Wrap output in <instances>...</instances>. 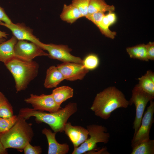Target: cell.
I'll use <instances>...</instances> for the list:
<instances>
[{
	"label": "cell",
	"instance_id": "cell-1",
	"mask_svg": "<svg viewBox=\"0 0 154 154\" xmlns=\"http://www.w3.org/2000/svg\"><path fill=\"white\" fill-rule=\"evenodd\" d=\"M77 110V103L73 102H69L64 108L54 112L48 113L27 107L20 109L18 115L26 120L34 117L37 123H46L57 133L64 132L68 119Z\"/></svg>",
	"mask_w": 154,
	"mask_h": 154
},
{
	"label": "cell",
	"instance_id": "cell-2",
	"mask_svg": "<svg viewBox=\"0 0 154 154\" xmlns=\"http://www.w3.org/2000/svg\"><path fill=\"white\" fill-rule=\"evenodd\" d=\"M129 101L122 92L115 86L108 87L97 93L90 109L97 117L107 120L117 109L126 108Z\"/></svg>",
	"mask_w": 154,
	"mask_h": 154
},
{
	"label": "cell",
	"instance_id": "cell-3",
	"mask_svg": "<svg viewBox=\"0 0 154 154\" xmlns=\"http://www.w3.org/2000/svg\"><path fill=\"white\" fill-rule=\"evenodd\" d=\"M18 115V119L8 130L0 133V140L6 149L12 148L22 151L27 144L30 142L34 135L31 123Z\"/></svg>",
	"mask_w": 154,
	"mask_h": 154
},
{
	"label": "cell",
	"instance_id": "cell-4",
	"mask_svg": "<svg viewBox=\"0 0 154 154\" xmlns=\"http://www.w3.org/2000/svg\"><path fill=\"white\" fill-rule=\"evenodd\" d=\"M4 64L14 78L17 93L26 89L38 73L39 65L33 60H25L15 56Z\"/></svg>",
	"mask_w": 154,
	"mask_h": 154
},
{
	"label": "cell",
	"instance_id": "cell-5",
	"mask_svg": "<svg viewBox=\"0 0 154 154\" xmlns=\"http://www.w3.org/2000/svg\"><path fill=\"white\" fill-rule=\"evenodd\" d=\"M90 136L89 138L78 147L74 148L72 154H82L92 151L97 147V144L108 143L110 134L107 132V128L101 125L95 124L87 126Z\"/></svg>",
	"mask_w": 154,
	"mask_h": 154
},
{
	"label": "cell",
	"instance_id": "cell-6",
	"mask_svg": "<svg viewBox=\"0 0 154 154\" xmlns=\"http://www.w3.org/2000/svg\"><path fill=\"white\" fill-rule=\"evenodd\" d=\"M152 96L139 88L136 85L132 91V96L129 101V105L134 104L136 109V114L133 123V129L134 135L139 127L144 110L148 103L153 100Z\"/></svg>",
	"mask_w": 154,
	"mask_h": 154
},
{
	"label": "cell",
	"instance_id": "cell-7",
	"mask_svg": "<svg viewBox=\"0 0 154 154\" xmlns=\"http://www.w3.org/2000/svg\"><path fill=\"white\" fill-rule=\"evenodd\" d=\"M150 105L147 108L141 122L140 126L131 141V146L134 147L139 143L150 139V130L154 122V102L150 101Z\"/></svg>",
	"mask_w": 154,
	"mask_h": 154
},
{
	"label": "cell",
	"instance_id": "cell-8",
	"mask_svg": "<svg viewBox=\"0 0 154 154\" xmlns=\"http://www.w3.org/2000/svg\"><path fill=\"white\" fill-rule=\"evenodd\" d=\"M41 48L48 52V57L63 62H72L82 63L83 60L80 57L72 55V49L68 46L64 44L42 43Z\"/></svg>",
	"mask_w": 154,
	"mask_h": 154
},
{
	"label": "cell",
	"instance_id": "cell-9",
	"mask_svg": "<svg viewBox=\"0 0 154 154\" xmlns=\"http://www.w3.org/2000/svg\"><path fill=\"white\" fill-rule=\"evenodd\" d=\"M36 44L24 40H18L14 48L15 56L26 60H32L37 57L48 56V53Z\"/></svg>",
	"mask_w": 154,
	"mask_h": 154
},
{
	"label": "cell",
	"instance_id": "cell-10",
	"mask_svg": "<svg viewBox=\"0 0 154 154\" xmlns=\"http://www.w3.org/2000/svg\"><path fill=\"white\" fill-rule=\"evenodd\" d=\"M24 101L26 103L31 104L33 108L36 110L52 113L62 108L55 102L51 94H42L40 95L31 94Z\"/></svg>",
	"mask_w": 154,
	"mask_h": 154
},
{
	"label": "cell",
	"instance_id": "cell-11",
	"mask_svg": "<svg viewBox=\"0 0 154 154\" xmlns=\"http://www.w3.org/2000/svg\"><path fill=\"white\" fill-rule=\"evenodd\" d=\"M63 75L65 80L74 81L82 80L89 72L82 64L65 62L57 66Z\"/></svg>",
	"mask_w": 154,
	"mask_h": 154
},
{
	"label": "cell",
	"instance_id": "cell-12",
	"mask_svg": "<svg viewBox=\"0 0 154 154\" xmlns=\"http://www.w3.org/2000/svg\"><path fill=\"white\" fill-rule=\"evenodd\" d=\"M0 25L9 29L18 40H28L36 44L41 48L42 42L33 35V30L24 24L13 23L7 24L1 22Z\"/></svg>",
	"mask_w": 154,
	"mask_h": 154
},
{
	"label": "cell",
	"instance_id": "cell-13",
	"mask_svg": "<svg viewBox=\"0 0 154 154\" xmlns=\"http://www.w3.org/2000/svg\"><path fill=\"white\" fill-rule=\"evenodd\" d=\"M64 132L72 143L74 148L83 143L88 138V131L81 126L73 125L70 122L66 124Z\"/></svg>",
	"mask_w": 154,
	"mask_h": 154
},
{
	"label": "cell",
	"instance_id": "cell-14",
	"mask_svg": "<svg viewBox=\"0 0 154 154\" xmlns=\"http://www.w3.org/2000/svg\"><path fill=\"white\" fill-rule=\"evenodd\" d=\"M42 133L46 138L48 144V154H66L69 150V145L66 143L60 144L56 139L57 133L52 132L50 129L44 128L42 130Z\"/></svg>",
	"mask_w": 154,
	"mask_h": 154
},
{
	"label": "cell",
	"instance_id": "cell-15",
	"mask_svg": "<svg viewBox=\"0 0 154 154\" xmlns=\"http://www.w3.org/2000/svg\"><path fill=\"white\" fill-rule=\"evenodd\" d=\"M116 20V14L113 12H109L107 14H105L96 25L103 35L108 38L114 39L116 35V33L110 30L109 27L114 24Z\"/></svg>",
	"mask_w": 154,
	"mask_h": 154
},
{
	"label": "cell",
	"instance_id": "cell-16",
	"mask_svg": "<svg viewBox=\"0 0 154 154\" xmlns=\"http://www.w3.org/2000/svg\"><path fill=\"white\" fill-rule=\"evenodd\" d=\"M65 80L62 73L57 66H52L47 70L44 85L46 88L56 87Z\"/></svg>",
	"mask_w": 154,
	"mask_h": 154
},
{
	"label": "cell",
	"instance_id": "cell-17",
	"mask_svg": "<svg viewBox=\"0 0 154 154\" xmlns=\"http://www.w3.org/2000/svg\"><path fill=\"white\" fill-rule=\"evenodd\" d=\"M18 40L14 36L0 43V62L6 63L15 56L14 48Z\"/></svg>",
	"mask_w": 154,
	"mask_h": 154
},
{
	"label": "cell",
	"instance_id": "cell-18",
	"mask_svg": "<svg viewBox=\"0 0 154 154\" xmlns=\"http://www.w3.org/2000/svg\"><path fill=\"white\" fill-rule=\"evenodd\" d=\"M60 17L62 20L70 24L73 23L83 17L79 9L71 4L64 5Z\"/></svg>",
	"mask_w": 154,
	"mask_h": 154
},
{
	"label": "cell",
	"instance_id": "cell-19",
	"mask_svg": "<svg viewBox=\"0 0 154 154\" xmlns=\"http://www.w3.org/2000/svg\"><path fill=\"white\" fill-rule=\"evenodd\" d=\"M138 83L136 85L147 93L154 96V73L151 70L147 71L139 78Z\"/></svg>",
	"mask_w": 154,
	"mask_h": 154
},
{
	"label": "cell",
	"instance_id": "cell-20",
	"mask_svg": "<svg viewBox=\"0 0 154 154\" xmlns=\"http://www.w3.org/2000/svg\"><path fill=\"white\" fill-rule=\"evenodd\" d=\"M73 89L68 86H62L54 89L51 94L55 102L60 106L67 100L73 97Z\"/></svg>",
	"mask_w": 154,
	"mask_h": 154
},
{
	"label": "cell",
	"instance_id": "cell-21",
	"mask_svg": "<svg viewBox=\"0 0 154 154\" xmlns=\"http://www.w3.org/2000/svg\"><path fill=\"white\" fill-rule=\"evenodd\" d=\"M115 9L114 6L108 4L104 0H90L88 8V14L100 12H114Z\"/></svg>",
	"mask_w": 154,
	"mask_h": 154
},
{
	"label": "cell",
	"instance_id": "cell-22",
	"mask_svg": "<svg viewBox=\"0 0 154 154\" xmlns=\"http://www.w3.org/2000/svg\"><path fill=\"white\" fill-rule=\"evenodd\" d=\"M126 50L130 57L132 58L148 61L146 44H142L135 46L128 47Z\"/></svg>",
	"mask_w": 154,
	"mask_h": 154
},
{
	"label": "cell",
	"instance_id": "cell-23",
	"mask_svg": "<svg viewBox=\"0 0 154 154\" xmlns=\"http://www.w3.org/2000/svg\"><path fill=\"white\" fill-rule=\"evenodd\" d=\"M132 148L131 154H154V140L149 139Z\"/></svg>",
	"mask_w": 154,
	"mask_h": 154
},
{
	"label": "cell",
	"instance_id": "cell-24",
	"mask_svg": "<svg viewBox=\"0 0 154 154\" xmlns=\"http://www.w3.org/2000/svg\"><path fill=\"white\" fill-rule=\"evenodd\" d=\"M13 115L12 106L4 95L0 91V117L6 118Z\"/></svg>",
	"mask_w": 154,
	"mask_h": 154
},
{
	"label": "cell",
	"instance_id": "cell-25",
	"mask_svg": "<svg viewBox=\"0 0 154 154\" xmlns=\"http://www.w3.org/2000/svg\"><path fill=\"white\" fill-rule=\"evenodd\" d=\"M100 60L97 55L90 54L87 55L83 60L82 64L88 70H93L98 66Z\"/></svg>",
	"mask_w": 154,
	"mask_h": 154
},
{
	"label": "cell",
	"instance_id": "cell-26",
	"mask_svg": "<svg viewBox=\"0 0 154 154\" xmlns=\"http://www.w3.org/2000/svg\"><path fill=\"white\" fill-rule=\"evenodd\" d=\"M18 119V115L6 118L0 117V133L9 130L15 124Z\"/></svg>",
	"mask_w": 154,
	"mask_h": 154
},
{
	"label": "cell",
	"instance_id": "cell-27",
	"mask_svg": "<svg viewBox=\"0 0 154 154\" xmlns=\"http://www.w3.org/2000/svg\"><path fill=\"white\" fill-rule=\"evenodd\" d=\"M90 0H72L71 4L77 8L83 17L88 14V8Z\"/></svg>",
	"mask_w": 154,
	"mask_h": 154
},
{
	"label": "cell",
	"instance_id": "cell-28",
	"mask_svg": "<svg viewBox=\"0 0 154 154\" xmlns=\"http://www.w3.org/2000/svg\"><path fill=\"white\" fill-rule=\"evenodd\" d=\"M23 150L25 154H40L42 153V149L40 146H33L30 142L27 144Z\"/></svg>",
	"mask_w": 154,
	"mask_h": 154
},
{
	"label": "cell",
	"instance_id": "cell-29",
	"mask_svg": "<svg viewBox=\"0 0 154 154\" xmlns=\"http://www.w3.org/2000/svg\"><path fill=\"white\" fill-rule=\"evenodd\" d=\"M105 15V13H104L97 12L88 14L85 17L96 25L101 20Z\"/></svg>",
	"mask_w": 154,
	"mask_h": 154
},
{
	"label": "cell",
	"instance_id": "cell-30",
	"mask_svg": "<svg viewBox=\"0 0 154 154\" xmlns=\"http://www.w3.org/2000/svg\"><path fill=\"white\" fill-rule=\"evenodd\" d=\"M148 60H154V42H149L146 44Z\"/></svg>",
	"mask_w": 154,
	"mask_h": 154
},
{
	"label": "cell",
	"instance_id": "cell-31",
	"mask_svg": "<svg viewBox=\"0 0 154 154\" xmlns=\"http://www.w3.org/2000/svg\"><path fill=\"white\" fill-rule=\"evenodd\" d=\"M2 22L7 24L13 22L5 13L4 9L0 6V22Z\"/></svg>",
	"mask_w": 154,
	"mask_h": 154
},
{
	"label": "cell",
	"instance_id": "cell-32",
	"mask_svg": "<svg viewBox=\"0 0 154 154\" xmlns=\"http://www.w3.org/2000/svg\"><path fill=\"white\" fill-rule=\"evenodd\" d=\"M8 153L7 149L5 148L4 147L0 140V154H7Z\"/></svg>",
	"mask_w": 154,
	"mask_h": 154
},
{
	"label": "cell",
	"instance_id": "cell-33",
	"mask_svg": "<svg viewBox=\"0 0 154 154\" xmlns=\"http://www.w3.org/2000/svg\"><path fill=\"white\" fill-rule=\"evenodd\" d=\"M8 35L5 32L0 30V38H7Z\"/></svg>",
	"mask_w": 154,
	"mask_h": 154
},
{
	"label": "cell",
	"instance_id": "cell-34",
	"mask_svg": "<svg viewBox=\"0 0 154 154\" xmlns=\"http://www.w3.org/2000/svg\"><path fill=\"white\" fill-rule=\"evenodd\" d=\"M5 41V39L4 38H0V43Z\"/></svg>",
	"mask_w": 154,
	"mask_h": 154
}]
</instances>
